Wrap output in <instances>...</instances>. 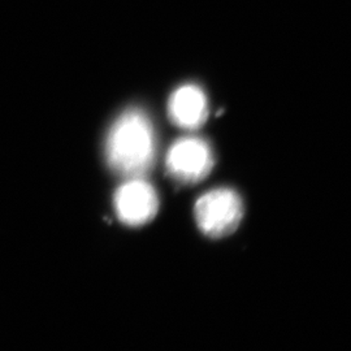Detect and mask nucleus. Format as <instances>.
Instances as JSON below:
<instances>
[{"instance_id":"nucleus-3","label":"nucleus","mask_w":351,"mask_h":351,"mask_svg":"<svg viewBox=\"0 0 351 351\" xmlns=\"http://www.w3.org/2000/svg\"><path fill=\"white\" fill-rule=\"evenodd\" d=\"M213 149L199 137L177 139L169 147L165 158L168 173L182 184H195L213 171Z\"/></svg>"},{"instance_id":"nucleus-1","label":"nucleus","mask_w":351,"mask_h":351,"mask_svg":"<svg viewBox=\"0 0 351 351\" xmlns=\"http://www.w3.org/2000/svg\"><path fill=\"white\" fill-rule=\"evenodd\" d=\"M106 159L113 171L126 178L143 177L155 160L156 139L147 114L139 110L121 113L106 138Z\"/></svg>"},{"instance_id":"nucleus-4","label":"nucleus","mask_w":351,"mask_h":351,"mask_svg":"<svg viewBox=\"0 0 351 351\" xmlns=\"http://www.w3.org/2000/svg\"><path fill=\"white\" fill-rule=\"evenodd\" d=\"M114 208L120 221L126 226H145L158 213V194L142 177L128 178L125 184L116 190Z\"/></svg>"},{"instance_id":"nucleus-5","label":"nucleus","mask_w":351,"mask_h":351,"mask_svg":"<svg viewBox=\"0 0 351 351\" xmlns=\"http://www.w3.org/2000/svg\"><path fill=\"white\" fill-rule=\"evenodd\" d=\"M168 114L175 125L189 130L198 129L208 116V101L204 91L194 84L176 88L168 101Z\"/></svg>"},{"instance_id":"nucleus-2","label":"nucleus","mask_w":351,"mask_h":351,"mask_svg":"<svg viewBox=\"0 0 351 351\" xmlns=\"http://www.w3.org/2000/svg\"><path fill=\"white\" fill-rule=\"evenodd\" d=\"M243 216L239 194L232 189H213L195 203V220L202 232L213 239L233 233Z\"/></svg>"}]
</instances>
